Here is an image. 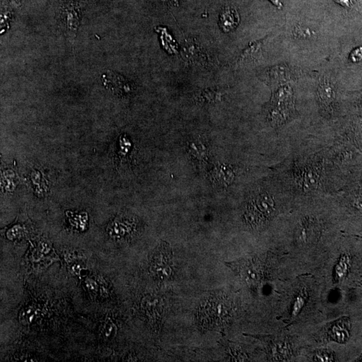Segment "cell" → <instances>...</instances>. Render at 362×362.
Returning a JSON list of instances; mask_svg holds the SVG:
<instances>
[{
	"label": "cell",
	"mask_w": 362,
	"mask_h": 362,
	"mask_svg": "<svg viewBox=\"0 0 362 362\" xmlns=\"http://www.w3.org/2000/svg\"><path fill=\"white\" fill-rule=\"evenodd\" d=\"M230 310V303L224 297H211L201 307L199 312V321L207 328L220 327L228 321Z\"/></svg>",
	"instance_id": "obj_1"
},
{
	"label": "cell",
	"mask_w": 362,
	"mask_h": 362,
	"mask_svg": "<svg viewBox=\"0 0 362 362\" xmlns=\"http://www.w3.org/2000/svg\"><path fill=\"white\" fill-rule=\"evenodd\" d=\"M261 46H262V42L260 41L254 42L250 45L242 53L239 63H243L247 60L256 59V56L260 53Z\"/></svg>",
	"instance_id": "obj_9"
},
{
	"label": "cell",
	"mask_w": 362,
	"mask_h": 362,
	"mask_svg": "<svg viewBox=\"0 0 362 362\" xmlns=\"http://www.w3.org/2000/svg\"><path fill=\"white\" fill-rule=\"evenodd\" d=\"M227 265L235 272L246 284L256 285L262 278L260 263L254 260H241L228 262Z\"/></svg>",
	"instance_id": "obj_3"
},
{
	"label": "cell",
	"mask_w": 362,
	"mask_h": 362,
	"mask_svg": "<svg viewBox=\"0 0 362 362\" xmlns=\"http://www.w3.org/2000/svg\"><path fill=\"white\" fill-rule=\"evenodd\" d=\"M220 96L219 91L215 89H206L201 92L200 97L205 102H215L219 99Z\"/></svg>",
	"instance_id": "obj_12"
},
{
	"label": "cell",
	"mask_w": 362,
	"mask_h": 362,
	"mask_svg": "<svg viewBox=\"0 0 362 362\" xmlns=\"http://www.w3.org/2000/svg\"><path fill=\"white\" fill-rule=\"evenodd\" d=\"M253 207L260 215L267 216L273 213L275 203L269 194H262L256 197L255 206Z\"/></svg>",
	"instance_id": "obj_7"
},
{
	"label": "cell",
	"mask_w": 362,
	"mask_h": 362,
	"mask_svg": "<svg viewBox=\"0 0 362 362\" xmlns=\"http://www.w3.org/2000/svg\"><path fill=\"white\" fill-rule=\"evenodd\" d=\"M334 1L345 8H350L353 5L352 0H334Z\"/></svg>",
	"instance_id": "obj_17"
},
{
	"label": "cell",
	"mask_w": 362,
	"mask_h": 362,
	"mask_svg": "<svg viewBox=\"0 0 362 362\" xmlns=\"http://www.w3.org/2000/svg\"><path fill=\"white\" fill-rule=\"evenodd\" d=\"M350 266V257L344 255L340 258L335 269V278L337 281L344 279L348 273Z\"/></svg>",
	"instance_id": "obj_8"
},
{
	"label": "cell",
	"mask_w": 362,
	"mask_h": 362,
	"mask_svg": "<svg viewBox=\"0 0 362 362\" xmlns=\"http://www.w3.org/2000/svg\"><path fill=\"white\" fill-rule=\"evenodd\" d=\"M66 22V34L68 39L74 44L79 26V7L77 4L70 3L65 8Z\"/></svg>",
	"instance_id": "obj_5"
},
{
	"label": "cell",
	"mask_w": 362,
	"mask_h": 362,
	"mask_svg": "<svg viewBox=\"0 0 362 362\" xmlns=\"http://www.w3.org/2000/svg\"><path fill=\"white\" fill-rule=\"evenodd\" d=\"M351 323L348 318H342L331 323L329 328V335L332 340L340 344H345L350 337Z\"/></svg>",
	"instance_id": "obj_4"
},
{
	"label": "cell",
	"mask_w": 362,
	"mask_h": 362,
	"mask_svg": "<svg viewBox=\"0 0 362 362\" xmlns=\"http://www.w3.org/2000/svg\"><path fill=\"white\" fill-rule=\"evenodd\" d=\"M215 177L220 183L229 185L233 179V173L230 168L222 166L215 170Z\"/></svg>",
	"instance_id": "obj_10"
},
{
	"label": "cell",
	"mask_w": 362,
	"mask_h": 362,
	"mask_svg": "<svg viewBox=\"0 0 362 362\" xmlns=\"http://www.w3.org/2000/svg\"><path fill=\"white\" fill-rule=\"evenodd\" d=\"M270 1H271L274 5H275L276 7L279 8V9H281L282 8V4H281L280 0H270Z\"/></svg>",
	"instance_id": "obj_18"
},
{
	"label": "cell",
	"mask_w": 362,
	"mask_h": 362,
	"mask_svg": "<svg viewBox=\"0 0 362 362\" xmlns=\"http://www.w3.org/2000/svg\"><path fill=\"white\" fill-rule=\"evenodd\" d=\"M319 97L321 100H322L323 104H331L334 98L333 87L327 84L321 85V88L319 89Z\"/></svg>",
	"instance_id": "obj_11"
},
{
	"label": "cell",
	"mask_w": 362,
	"mask_h": 362,
	"mask_svg": "<svg viewBox=\"0 0 362 362\" xmlns=\"http://www.w3.org/2000/svg\"><path fill=\"white\" fill-rule=\"evenodd\" d=\"M306 303V295L304 293L299 294V296L295 299L294 306L293 308V316H296L301 312L302 308Z\"/></svg>",
	"instance_id": "obj_14"
},
{
	"label": "cell",
	"mask_w": 362,
	"mask_h": 362,
	"mask_svg": "<svg viewBox=\"0 0 362 362\" xmlns=\"http://www.w3.org/2000/svg\"><path fill=\"white\" fill-rule=\"evenodd\" d=\"M315 361H333V354L327 350H320L315 355Z\"/></svg>",
	"instance_id": "obj_15"
},
{
	"label": "cell",
	"mask_w": 362,
	"mask_h": 362,
	"mask_svg": "<svg viewBox=\"0 0 362 362\" xmlns=\"http://www.w3.org/2000/svg\"><path fill=\"white\" fill-rule=\"evenodd\" d=\"M359 359H360V360H359V361H362V355H361L360 358H359Z\"/></svg>",
	"instance_id": "obj_19"
},
{
	"label": "cell",
	"mask_w": 362,
	"mask_h": 362,
	"mask_svg": "<svg viewBox=\"0 0 362 362\" xmlns=\"http://www.w3.org/2000/svg\"><path fill=\"white\" fill-rule=\"evenodd\" d=\"M154 275L160 280H167L172 275V252L170 246L162 243L154 254L152 263Z\"/></svg>",
	"instance_id": "obj_2"
},
{
	"label": "cell",
	"mask_w": 362,
	"mask_h": 362,
	"mask_svg": "<svg viewBox=\"0 0 362 362\" xmlns=\"http://www.w3.org/2000/svg\"><path fill=\"white\" fill-rule=\"evenodd\" d=\"M190 151L192 155L196 156V158L201 159L205 157L206 154V149L203 147V144L198 143H192L190 146Z\"/></svg>",
	"instance_id": "obj_13"
},
{
	"label": "cell",
	"mask_w": 362,
	"mask_h": 362,
	"mask_svg": "<svg viewBox=\"0 0 362 362\" xmlns=\"http://www.w3.org/2000/svg\"><path fill=\"white\" fill-rule=\"evenodd\" d=\"M239 16L235 8L226 7L223 8L220 14L219 25L225 33H229L238 26Z\"/></svg>",
	"instance_id": "obj_6"
},
{
	"label": "cell",
	"mask_w": 362,
	"mask_h": 362,
	"mask_svg": "<svg viewBox=\"0 0 362 362\" xmlns=\"http://www.w3.org/2000/svg\"><path fill=\"white\" fill-rule=\"evenodd\" d=\"M350 59L353 63H357L362 60V47H358L351 52Z\"/></svg>",
	"instance_id": "obj_16"
}]
</instances>
